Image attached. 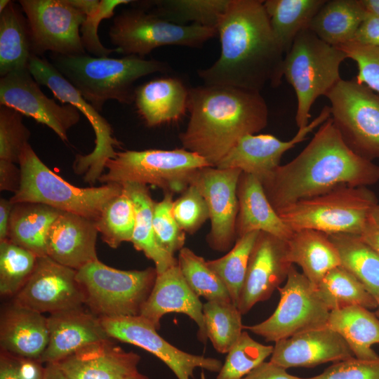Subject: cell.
<instances>
[{"label": "cell", "instance_id": "obj_55", "mask_svg": "<svg viewBox=\"0 0 379 379\" xmlns=\"http://www.w3.org/2000/svg\"><path fill=\"white\" fill-rule=\"evenodd\" d=\"M13 204L10 199H0V241L8 238V225Z\"/></svg>", "mask_w": 379, "mask_h": 379}, {"label": "cell", "instance_id": "obj_3", "mask_svg": "<svg viewBox=\"0 0 379 379\" xmlns=\"http://www.w3.org/2000/svg\"><path fill=\"white\" fill-rule=\"evenodd\" d=\"M187 109L189 122L179 136L182 147L214 167L242 137L260 132L268 121L260 92L232 86L190 88Z\"/></svg>", "mask_w": 379, "mask_h": 379}, {"label": "cell", "instance_id": "obj_49", "mask_svg": "<svg viewBox=\"0 0 379 379\" xmlns=\"http://www.w3.org/2000/svg\"><path fill=\"white\" fill-rule=\"evenodd\" d=\"M358 68L355 80L379 93V47L350 41L338 46Z\"/></svg>", "mask_w": 379, "mask_h": 379}, {"label": "cell", "instance_id": "obj_52", "mask_svg": "<svg viewBox=\"0 0 379 379\" xmlns=\"http://www.w3.org/2000/svg\"><path fill=\"white\" fill-rule=\"evenodd\" d=\"M351 41L379 47V17L366 13V15Z\"/></svg>", "mask_w": 379, "mask_h": 379}, {"label": "cell", "instance_id": "obj_38", "mask_svg": "<svg viewBox=\"0 0 379 379\" xmlns=\"http://www.w3.org/2000/svg\"><path fill=\"white\" fill-rule=\"evenodd\" d=\"M317 287L330 311L353 305L368 310L378 307L375 298L356 277L340 265L330 270Z\"/></svg>", "mask_w": 379, "mask_h": 379}, {"label": "cell", "instance_id": "obj_28", "mask_svg": "<svg viewBox=\"0 0 379 379\" xmlns=\"http://www.w3.org/2000/svg\"><path fill=\"white\" fill-rule=\"evenodd\" d=\"M189 89L175 77L151 80L135 88L138 114L149 127L175 121L187 109Z\"/></svg>", "mask_w": 379, "mask_h": 379}, {"label": "cell", "instance_id": "obj_24", "mask_svg": "<svg viewBox=\"0 0 379 379\" xmlns=\"http://www.w3.org/2000/svg\"><path fill=\"white\" fill-rule=\"evenodd\" d=\"M140 357L109 339L91 343L57 362L69 379H123L138 371Z\"/></svg>", "mask_w": 379, "mask_h": 379}, {"label": "cell", "instance_id": "obj_43", "mask_svg": "<svg viewBox=\"0 0 379 379\" xmlns=\"http://www.w3.org/2000/svg\"><path fill=\"white\" fill-rule=\"evenodd\" d=\"M37 256L8 239L0 241V293L14 296L32 273Z\"/></svg>", "mask_w": 379, "mask_h": 379}, {"label": "cell", "instance_id": "obj_34", "mask_svg": "<svg viewBox=\"0 0 379 379\" xmlns=\"http://www.w3.org/2000/svg\"><path fill=\"white\" fill-rule=\"evenodd\" d=\"M32 55L27 18L11 1L0 13V76L28 68Z\"/></svg>", "mask_w": 379, "mask_h": 379}, {"label": "cell", "instance_id": "obj_23", "mask_svg": "<svg viewBox=\"0 0 379 379\" xmlns=\"http://www.w3.org/2000/svg\"><path fill=\"white\" fill-rule=\"evenodd\" d=\"M171 312L188 316L198 326L199 340L202 343L206 340L203 304L187 285L178 264L157 274L140 315L159 330L163 316Z\"/></svg>", "mask_w": 379, "mask_h": 379}, {"label": "cell", "instance_id": "obj_32", "mask_svg": "<svg viewBox=\"0 0 379 379\" xmlns=\"http://www.w3.org/2000/svg\"><path fill=\"white\" fill-rule=\"evenodd\" d=\"M123 189L131 197L135 214V223L131 242L134 248L152 260L157 274L178 265V259L159 246L153 229L154 202L147 185L125 183Z\"/></svg>", "mask_w": 379, "mask_h": 379}, {"label": "cell", "instance_id": "obj_41", "mask_svg": "<svg viewBox=\"0 0 379 379\" xmlns=\"http://www.w3.org/2000/svg\"><path fill=\"white\" fill-rule=\"evenodd\" d=\"M102 241L112 248L132 239L135 223L133 203L123 189L117 196L110 199L95 221Z\"/></svg>", "mask_w": 379, "mask_h": 379}, {"label": "cell", "instance_id": "obj_58", "mask_svg": "<svg viewBox=\"0 0 379 379\" xmlns=\"http://www.w3.org/2000/svg\"><path fill=\"white\" fill-rule=\"evenodd\" d=\"M359 2L366 13L379 17V0H359Z\"/></svg>", "mask_w": 379, "mask_h": 379}, {"label": "cell", "instance_id": "obj_51", "mask_svg": "<svg viewBox=\"0 0 379 379\" xmlns=\"http://www.w3.org/2000/svg\"><path fill=\"white\" fill-rule=\"evenodd\" d=\"M45 366L38 359L1 350L0 379H44Z\"/></svg>", "mask_w": 379, "mask_h": 379}, {"label": "cell", "instance_id": "obj_45", "mask_svg": "<svg viewBox=\"0 0 379 379\" xmlns=\"http://www.w3.org/2000/svg\"><path fill=\"white\" fill-rule=\"evenodd\" d=\"M0 106V159L19 164L31 133L23 124L21 113Z\"/></svg>", "mask_w": 379, "mask_h": 379}, {"label": "cell", "instance_id": "obj_42", "mask_svg": "<svg viewBox=\"0 0 379 379\" xmlns=\"http://www.w3.org/2000/svg\"><path fill=\"white\" fill-rule=\"evenodd\" d=\"M178 264L187 285L198 297L207 301L232 302L225 286L201 256L183 247L179 251Z\"/></svg>", "mask_w": 379, "mask_h": 379}, {"label": "cell", "instance_id": "obj_62", "mask_svg": "<svg viewBox=\"0 0 379 379\" xmlns=\"http://www.w3.org/2000/svg\"><path fill=\"white\" fill-rule=\"evenodd\" d=\"M377 302H378V307H377V311H376V313L375 314L378 316V317L379 318V298L377 300Z\"/></svg>", "mask_w": 379, "mask_h": 379}, {"label": "cell", "instance_id": "obj_57", "mask_svg": "<svg viewBox=\"0 0 379 379\" xmlns=\"http://www.w3.org/2000/svg\"><path fill=\"white\" fill-rule=\"evenodd\" d=\"M44 379H69L57 363L45 364Z\"/></svg>", "mask_w": 379, "mask_h": 379}, {"label": "cell", "instance_id": "obj_30", "mask_svg": "<svg viewBox=\"0 0 379 379\" xmlns=\"http://www.w3.org/2000/svg\"><path fill=\"white\" fill-rule=\"evenodd\" d=\"M61 213L42 204H13L7 239L37 257L45 256L48 232Z\"/></svg>", "mask_w": 379, "mask_h": 379}, {"label": "cell", "instance_id": "obj_36", "mask_svg": "<svg viewBox=\"0 0 379 379\" xmlns=\"http://www.w3.org/2000/svg\"><path fill=\"white\" fill-rule=\"evenodd\" d=\"M336 248L340 266L356 277L375 298H379V255L360 235H328Z\"/></svg>", "mask_w": 379, "mask_h": 379}, {"label": "cell", "instance_id": "obj_11", "mask_svg": "<svg viewBox=\"0 0 379 379\" xmlns=\"http://www.w3.org/2000/svg\"><path fill=\"white\" fill-rule=\"evenodd\" d=\"M326 96L345 144L367 160L379 159V93L354 79H341Z\"/></svg>", "mask_w": 379, "mask_h": 379}, {"label": "cell", "instance_id": "obj_21", "mask_svg": "<svg viewBox=\"0 0 379 379\" xmlns=\"http://www.w3.org/2000/svg\"><path fill=\"white\" fill-rule=\"evenodd\" d=\"M353 357V352L343 337L326 326L277 341L270 361L288 369L314 367Z\"/></svg>", "mask_w": 379, "mask_h": 379}, {"label": "cell", "instance_id": "obj_15", "mask_svg": "<svg viewBox=\"0 0 379 379\" xmlns=\"http://www.w3.org/2000/svg\"><path fill=\"white\" fill-rule=\"evenodd\" d=\"M102 324L110 338L136 345L161 360L177 379L194 378V371L200 368L218 373L220 360L184 352L165 340L157 329L141 317H102Z\"/></svg>", "mask_w": 379, "mask_h": 379}, {"label": "cell", "instance_id": "obj_17", "mask_svg": "<svg viewBox=\"0 0 379 379\" xmlns=\"http://www.w3.org/2000/svg\"><path fill=\"white\" fill-rule=\"evenodd\" d=\"M0 105L13 108L46 125L63 142L68 140V131L80 120L81 112L76 107L60 105L48 98L28 68L1 77Z\"/></svg>", "mask_w": 379, "mask_h": 379}, {"label": "cell", "instance_id": "obj_18", "mask_svg": "<svg viewBox=\"0 0 379 379\" xmlns=\"http://www.w3.org/2000/svg\"><path fill=\"white\" fill-rule=\"evenodd\" d=\"M77 270L48 256L38 257L30 277L14 295L13 302L41 314H49L85 305Z\"/></svg>", "mask_w": 379, "mask_h": 379}, {"label": "cell", "instance_id": "obj_60", "mask_svg": "<svg viewBox=\"0 0 379 379\" xmlns=\"http://www.w3.org/2000/svg\"><path fill=\"white\" fill-rule=\"evenodd\" d=\"M123 379H150V378L147 377V375L138 371L127 377L124 378Z\"/></svg>", "mask_w": 379, "mask_h": 379}, {"label": "cell", "instance_id": "obj_50", "mask_svg": "<svg viewBox=\"0 0 379 379\" xmlns=\"http://www.w3.org/2000/svg\"><path fill=\"white\" fill-rule=\"evenodd\" d=\"M305 379H379V357L360 359L353 357L334 362L320 374Z\"/></svg>", "mask_w": 379, "mask_h": 379}, {"label": "cell", "instance_id": "obj_14", "mask_svg": "<svg viewBox=\"0 0 379 379\" xmlns=\"http://www.w3.org/2000/svg\"><path fill=\"white\" fill-rule=\"evenodd\" d=\"M18 2L27 20L32 54H86L79 34L86 15L71 0Z\"/></svg>", "mask_w": 379, "mask_h": 379}, {"label": "cell", "instance_id": "obj_5", "mask_svg": "<svg viewBox=\"0 0 379 379\" xmlns=\"http://www.w3.org/2000/svg\"><path fill=\"white\" fill-rule=\"evenodd\" d=\"M18 164L21 181L18 190L10 199L13 204H42L95 221L105 205L122 191V186L117 183L91 187L72 185L51 171L29 144L24 149Z\"/></svg>", "mask_w": 379, "mask_h": 379}, {"label": "cell", "instance_id": "obj_54", "mask_svg": "<svg viewBox=\"0 0 379 379\" xmlns=\"http://www.w3.org/2000/svg\"><path fill=\"white\" fill-rule=\"evenodd\" d=\"M16 164L0 159V190L15 193L20 185L21 171Z\"/></svg>", "mask_w": 379, "mask_h": 379}, {"label": "cell", "instance_id": "obj_56", "mask_svg": "<svg viewBox=\"0 0 379 379\" xmlns=\"http://www.w3.org/2000/svg\"><path fill=\"white\" fill-rule=\"evenodd\" d=\"M360 236L379 255V225L371 218Z\"/></svg>", "mask_w": 379, "mask_h": 379}, {"label": "cell", "instance_id": "obj_25", "mask_svg": "<svg viewBox=\"0 0 379 379\" xmlns=\"http://www.w3.org/2000/svg\"><path fill=\"white\" fill-rule=\"evenodd\" d=\"M98 234L94 220L62 212L48 232L46 255L77 271L98 259L95 248Z\"/></svg>", "mask_w": 379, "mask_h": 379}, {"label": "cell", "instance_id": "obj_10", "mask_svg": "<svg viewBox=\"0 0 379 379\" xmlns=\"http://www.w3.org/2000/svg\"><path fill=\"white\" fill-rule=\"evenodd\" d=\"M216 34L214 27L175 24L140 7L118 14L109 31L111 43L119 53L141 58L163 46L200 47Z\"/></svg>", "mask_w": 379, "mask_h": 379}, {"label": "cell", "instance_id": "obj_19", "mask_svg": "<svg viewBox=\"0 0 379 379\" xmlns=\"http://www.w3.org/2000/svg\"><path fill=\"white\" fill-rule=\"evenodd\" d=\"M291 264L287 242L269 233L260 232L252 248L237 308L247 314L259 302L269 299L286 280Z\"/></svg>", "mask_w": 379, "mask_h": 379}, {"label": "cell", "instance_id": "obj_40", "mask_svg": "<svg viewBox=\"0 0 379 379\" xmlns=\"http://www.w3.org/2000/svg\"><path fill=\"white\" fill-rule=\"evenodd\" d=\"M259 233V231H253L237 238L232 248L225 255L206 261L207 265L225 286L232 303L237 307L246 278L250 255Z\"/></svg>", "mask_w": 379, "mask_h": 379}, {"label": "cell", "instance_id": "obj_39", "mask_svg": "<svg viewBox=\"0 0 379 379\" xmlns=\"http://www.w3.org/2000/svg\"><path fill=\"white\" fill-rule=\"evenodd\" d=\"M207 338L220 354H227L243 329L241 314L232 302L211 300L203 304Z\"/></svg>", "mask_w": 379, "mask_h": 379}, {"label": "cell", "instance_id": "obj_2", "mask_svg": "<svg viewBox=\"0 0 379 379\" xmlns=\"http://www.w3.org/2000/svg\"><path fill=\"white\" fill-rule=\"evenodd\" d=\"M378 181L379 166L345 144L331 117L298 155L260 180L276 212L341 185L368 187Z\"/></svg>", "mask_w": 379, "mask_h": 379}, {"label": "cell", "instance_id": "obj_59", "mask_svg": "<svg viewBox=\"0 0 379 379\" xmlns=\"http://www.w3.org/2000/svg\"><path fill=\"white\" fill-rule=\"evenodd\" d=\"M371 219L378 225H379V204H378L372 210Z\"/></svg>", "mask_w": 379, "mask_h": 379}, {"label": "cell", "instance_id": "obj_12", "mask_svg": "<svg viewBox=\"0 0 379 379\" xmlns=\"http://www.w3.org/2000/svg\"><path fill=\"white\" fill-rule=\"evenodd\" d=\"M28 69L39 85L48 88L62 103L76 107L91 124L95 135V147L88 154L76 156L73 170L82 175L85 182L93 185L105 172L107 161L115 157L114 147L120 146L113 136L111 125L51 62L32 54Z\"/></svg>", "mask_w": 379, "mask_h": 379}, {"label": "cell", "instance_id": "obj_1", "mask_svg": "<svg viewBox=\"0 0 379 379\" xmlns=\"http://www.w3.org/2000/svg\"><path fill=\"white\" fill-rule=\"evenodd\" d=\"M261 0H229L216 26L220 55L198 70L204 84L260 92L281 83L284 52L271 28Z\"/></svg>", "mask_w": 379, "mask_h": 379}, {"label": "cell", "instance_id": "obj_37", "mask_svg": "<svg viewBox=\"0 0 379 379\" xmlns=\"http://www.w3.org/2000/svg\"><path fill=\"white\" fill-rule=\"evenodd\" d=\"M137 2L140 8H151L148 13L168 22L182 25L192 22L216 29L229 0H158Z\"/></svg>", "mask_w": 379, "mask_h": 379}, {"label": "cell", "instance_id": "obj_27", "mask_svg": "<svg viewBox=\"0 0 379 379\" xmlns=\"http://www.w3.org/2000/svg\"><path fill=\"white\" fill-rule=\"evenodd\" d=\"M237 193L239 204L236 222L237 238L251 232L259 231L284 241L290 239L293 232L271 205L258 178L242 172Z\"/></svg>", "mask_w": 379, "mask_h": 379}, {"label": "cell", "instance_id": "obj_53", "mask_svg": "<svg viewBox=\"0 0 379 379\" xmlns=\"http://www.w3.org/2000/svg\"><path fill=\"white\" fill-rule=\"evenodd\" d=\"M241 379H305L288 373L272 362L265 361Z\"/></svg>", "mask_w": 379, "mask_h": 379}, {"label": "cell", "instance_id": "obj_31", "mask_svg": "<svg viewBox=\"0 0 379 379\" xmlns=\"http://www.w3.org/2000/svg\"><path fill=\"white\" fill-rule=\"evenodd\" d=\"M327 326L343 337L354 357H379L372 349L373 345L379 344V318L368 309L353 305L332 310Z\"/></svg>", "mask_w": 379, "mask_h": 379}, {"label": "cell", "instance_id": "obj_48", "mask_svg": "<svg viewBox=\"0 0 379 379\" xmlns=\"http://www.w3.org/2000/svg\"><path fill=\"white\" fill-rule=\"evenodd\" d=\"M172 212L180 227L190 234L195 233L209 219L206 202L193 185L173 201Z\"/></svg>", "mask_w": 379, "mask_h": 379}, {"label": "cell", "instance_id": "obj_9", "mask_svg": "<svg viewBox=\"0 0 379 379\" xmlns=\"http://www.w3.org/2000/svg\"><path fill=\"white\" fill-rule=\"evenodd\" d=\"M157 276L155 267L121 270L98 259L77 270L76 277L85 305L102 318L140 315Z\"/></svg>", "mask_w": 379, "mask_h": 379}, {"label": "cell", "instance_id": "obj_22", "mask_svg": "<svg viewBox=\"0 0 379 379\" xmlns=\"http://www.w3.org/2000/svg\"><path fill=\"white\" fill-rule=\"evenodd\" d=\"M47 324L49 338L42 364L57 363L86 345L110 338L100 318L84 305L49 314Z\"/></svg>", "mask_w": 379, "mask_h": 379}, {"label": "cell", "instance_id": "obj_47", "mask_svg": "<svg viewBox=\"0 0 379 379\" xmlns=\"http://www.w3.org/2000/svg\"><path fill=\"white\" fill-rule=\"evenodd\" d=\"M131 0H95L85 13L86 19L81 27V37L83 46L88 53L95 57H108L117 48L109 49L100 42L98 30L102 20L114 15L115 8L124 4L132 3Z\"/></svg>", "mask_w": 379, "mask_h": 379}, {"label": "cell", "instance_id": "obj_26", "mask_svg": "<svg viewBox=\"0 0 379 379\" xmlns=\"http://www.w3.org/2000/svg\"><path fill=\"white\" fill-rule=\"evenodd\" d=\"M49 338L47 317L13 302L4 310L0 321L1 350L39 360Z\"/></svg>", "mask_w": 379, "mask_h": 379}, {"label": "cell", "instance_id": "obj_16", "mask_svg": "<svg viewBox=\"0 0 379 379\" xmlns=\"http://www.w3.org/2000/svg\"><path fill=\"white\" fill-rule=\"evenodd\" d=\"M241 171L207 166L197 171L190 185L204 198L209 212L210 232L206 237L214 251H230L235 244L239 211L237 185Z\"/></svg>", "mask_w": 379, "mask_h": 379}, {"label": "cell", "instance_id": "obj_46", "mask_svg": "<svg viewBox=\"0 0 379 379\" xmlns=\"http://www.w3.org/2000/svg\"><path fill=\"white\" fill-rule=\"evenodd\" d=\"M173 194L164 192V198L154 202L153 229L157 242L161 248L174 255L185 245V232L177 223L173 212Z\"/></svg>", "mask_w": 379, "mask_h": 379}, {"label": "cell", "instance_id": "obj_20", "mask_svg": "<svg viewBox=\"0 0 379 379\" xmlns=\"http://www.w3.org/2000/svg\"><path fill=\"white\" fill-rule=\"evenodd\" d=\"M331 117V109L325 105L309 124L298 128L289 140L283 141L270 134H248L242 137L220 161L218 168H237L253 175L260 180L279 166L283 154L307 139L308 134Z\"/></svg>", "mask_w": 379, "mask_h": 379}, {"label": "cell", "instance_id": "obj_61", "mask_svg": "<svg viewBox=\"0 0 379 379\" xmlns=\"http://www.w3.org/2000/svg\"><path fill=\"white\" fill-rule=\"evenodd\" d=\"M9 0H1L0 1V13L2 12L11 3Z\"/></svg>", "mask_w": 379, "mask_h": 379}, {"label": "cell", "instance_id": "obj_4", "mask_svg": "<svg viewBox=\"0 0 379 379\" xmlns=\"http://www.w3.org/2000/svg\"><path fill=\"white\" fill-rule=\"evenodd\" d=\"M51 58L53 65L98 112L109 100L131 104L135 98L133 84L138 79L170 71L164 62L137 55L112 58L53 53Z\"/></svg>", "mask_w": 379, "mask_h": 379}, {"label": "cell", "instance_id": "obj_29", "mask_svg": "<svg viewBox=\"0 0 379 379\" xmlns=\"http://www.w3.org/2000/svg\"><path fill=\"white\" fill-rule=\"evenodd\" d=\"M286 242L289 262L299 265L316 286L330 270L340 265L338 251L325 233L302 230L293 232Z\"/></svg>", "mask_w": 379, "mask_h": 379}, {"label": "cell", "instance_id": "obj_8", "mask_svg": "<svg viewBox=\"0 0 379 379\" xmlns=\"http://www.w3.org/2000/svg\"><path fill=\"white\" fill-rule=\"evenodd\" d=\"M211 166L199 154L184 148L117 152L98 182L103 184L151 185L164 192L182 193L197 171Z\"/></svg>", "mask_w": 379, "mask_h": 379}, {"label": "cell", "instance_id": "obj_44", "mask_svg": "<svg viewBox=\"0 0 379 379\" xmlns=\"http://www.w3.org/2000/svg\"><path fill=\"white\" fill-rule=\"evenodd\" d=\"M273 349L274 346L260 343L243 331L227 352L216 379H241L271 357Z\"/></svg>", "mask_w": 379, "mask_h": 379}, {"label": "cell", "instance_id": "obj_7", "mask_svg": "<svg viewBox=\"0 0 379 379\" xmlns=\"http://www.w3.org/2000/svg\"><path fill=\"white\" fill-rule=\"evenodd\" d=\"M378 204L375 194L367 187L341 185L277 213L293 232L314 230L328 235H360Z\"/></svg>", "mask_w": 379, "mask_h": 379}, {"label": "cell", "instance_id": "obj_6", "mask_svg": "<svg viewBox=\"0 0 379 379\" xmlns=\"http://www.w3.org/2000/svg\"><path fill=\"white\" fill-rule=\"evenodd\" d=\"M346 58L342 50L322 41L308 28L297 35L284 57L283 76L296 95L298 128L309 124L315 100L326 95L342 79L340 66Z\"/></svg>", "mask_w": 379, "mask_h": 379}, {"label": "cell", "instance_id": "obj_35", "mask_svg": "<svg viewBox=\"0 0 379 379\" xmlns=\"http://www.w3.org/2000/svg\"><path fill=\"white\" fill-rule=\"evenodd\" d=\"M326 0H266L264 6L272 30L284 53L291 49L297 35L307 28L310 21Z\"/></svg>", "mask_w": 379, "mask_h": 379}, {"label": "cell", "instance_id": "obj_13", "mask_svg": "<svg viewBox=\"0 0 379 379\" xmlns=\"http://www.w3.org/2000/svg\"><path fill=\"white\" fill-rule=\"evenodd\" d=\"M279 304L265 321L244 326L268 342L276 343L297 333L327 326L331 311L321 298L317 287L293 265L286 284L277 288Z\"/></svg>", "mask_w": 379, "mask_h": 379}, {"label": "cell", "instance_id": "obj_33", "mask_svg": "<svg viewBox=\"0 0 379 379\" xmlns=\"http://www.w3.org/2000/svg\"><path fill=\"white\" fill-rule=\"evenodd\" d=\"M365 15L359 0H328L307 28L326 43L338 46L352 40Z\"/></svg>", "mask_w": 379, "mask_h": 379}]
</instances>
